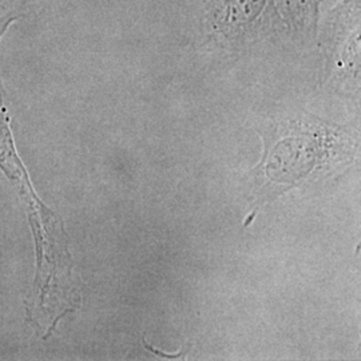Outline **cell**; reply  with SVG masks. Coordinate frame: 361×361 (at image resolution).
Returning <instances> with one entry per match:
<instances>
[{"mask_svg":"<svg viewBox=\"0 0 361 361\" xmlns=\"http://www.w3.org/2000/svg\"><path fill=\"white\" fill-rule=\"evenodd\" d=\"M274 0H209L205 34L224 47H238L271 27Z\"/></svg>","mask_w":361,"mask_h":361,"instance_id":"1","label":"cell"},{"mask_svg":"<svg viewBox=\"0 0 361 361\" xmlns=\"http://www.w3.org/2000/svg\"><path fill=\"white\" fill-rule=\"evenodd\" d=\"M283 13L297 31H314L319 20L322 0H281Z\"/></svg>","mask_w":361,"mask_h":361,"instance_id":"2","label":"cell"},{"mask_svg":"<svg viewBox=\"0 0 361 361\" xmlns=\"http://www.w3.org/2000/svg\"><path fill=\"white\" fill-rule=\"evenodd\" d=\"M38 0H0V35L18 22L25 13H30Z\"/></svg>","mask_w":361,"mask_h":361,"instance_id":"3","label":"cell"},{"mask_svg":"<svg viewBox=\"0 0 361 361\" xmlns=\"http://www.w3.org/2000/svg\"><path fill=\"white\" fill-rule=\"evenodd\" d=\"M143 343H145V347L149 349L152 353H154L157 355L158 357H162V359H166V360H176V359H180V356L183 355V352H180V353H177V355H166V353H162V352H159L158 349L153 348V347H150L145 340H143Z\"/></svg>","mask_w":361,"mask_h":361,"instance_id":"4","label":"cell"},{"mask_svg":"<svg viewBox=\"0 0 361 361\" xmlns=\"http://www.w3.org/2000/svg\"><path fill=\"white\" fill-rule=\"evenodd\" d=\"M3 37H0V40H1ZM4 106H3V90H1V83H0V126L3 125V122H4Z\"/></svg>","mask_w":361,"mask_h":361,"instance_id":"5","label":"cell"}]
</instances>
